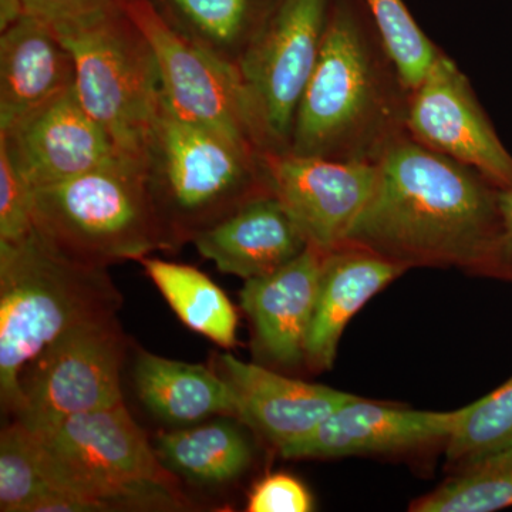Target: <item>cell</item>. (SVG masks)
Here are the masks:
<instances>
[{
	"mask_svg": "<svg viewBox=\"0 0 512 512\" xmlns=\"http://www.w3.org/2000/svg\"><path fill=\"white\" fill-rule=\"evenodd\" d=\"M377 168L376 190L346 244L404 269L460 268L483 275L500 228V188L409 134Z\"/></svg>",
	"mask_w": 512,
	"mask_h": 512,
	"instance_id": "1",
	"label": "cell"
},
{
	"mask_svg": "<svg viewBox=\"0 0 512 512\" xmlns=\"http://www.w3.org/2000/svg\"><path fill=\"white\" fill-rule=\"evenodd\" d=\"M412 89L362 0H330L318 63L303 93L289 151L379 164L407 134Z\"/></svg>",
	"mask_w": 512,
	"mask_h": 512,
	"instance_id": "2",
	"label": "cell"
},
{
	"mask_svg": "<svg viewBox=\"0 0 512 512\" xmlns=\"http://www.w3.org/2000/svg\"><path fill=\"white\" fill-rule=\"evenodd\" d=\"M121 302L106 266L62 254L35 229L18 242L0 244L3 409H19L23 376L50 343L84 322L113 318Z\"/></svg>",
	"mask_w": 512,
	"mask_h": 512,
	"instance_id": "3",
	"label": "cell"
},
{
	"mask_svg": "<svg viewBox=\"0 0 512 512\" xmlns=\"http://www.w3.org/2000/svg\"><path fill=\"white\" fill-rule=\"evenodd\" d=\"M43 476L97 511H180L190 507L126 406L77 414L30 431Z\"/></svg>",
	"mask_w": 512,
	"mask_h": 512,
	"instance_id": "4",
	"label": "cell"
},
{
	"mask_svg": "<svg viewBox=\"0 0 512 512\" xmlns=\"http://www.w3.org/2000/svg\"><path fill=\"white\" fill-rule=\"evenodd\" d=\"M144 165L151 201L174 251L247 202L272 194L259 154L181 119L163 96Z\"/></svg>",
	"mask_w": 512,
	"mask_h": 512,
	"instance_id": "5",
	"label": "cell"
},
{
	"mask_svg": "<svg viewBox=\"0 0 512 512\" xmlns=\"http://www.w3.org/2000/svg\"><path fill=\"white\" fill-rule=\"evenodd\" d=\"M33 228L57 251L97 266L174 251L147 187L144 158L117 154L63 183L33 190Z\"/></svg>",
	"mask_w": 512,
	"mask_h": 512,
	"instance_id": "6",
	"label": "cell"
},
{
	"mask_svg": "<svg viewBox=\"0 0 512 512\" xmlns=\"http://www.w3.org/2000/svg\"><path fill=\"white\" fill-rule=\"evenodd\" d=\"M76 67L74 90L120 154L144 158L160 107L156 53L126 6L53 28Z\"/></svg>",
	"mask_w": 512,
	"mask_h": 512,
	"instance_id": "7",
	"label": "cell"
},
{
	"mask_svg": "<svg viewBox=\"0 0 512 512\" xmlns=\"http://www.w3.org/2000/svg\"><path fill=\"white\" fill-rule=\"evenodd\" d=\"M126 339L117 316L67 330L26 370L15 416L29 431L123 402Z\"/></svg>",
	"mask_w": 512,
	"mask_h": 512,
	"instance_id": "8",
	"label": "cell"
},
{
	"mask_svg": "<svg viewBox=\"0 0 512 512\" xmlns=\"http://www.w3.org/2000/svg\"><path fill=\"white\" fill-rule=\"evenodd\" d=\"M126 9L156 53L165 104L262 156L264 138L238 67L175 32L148 0H128Z\"/></svg>",
	"mask_w": 512,
	"mask_h": 512,
	"instance_id": "9",
	"label": "cell"
},
{
	"mask_svg": "<svg viewBox=\"0 0 512 512\" xmlns=\"http://www.w3.org/2000/svg\"><path fill=\"white\" fill-rule=\"evenodd\" d=\"M330 0H284L238 63L265 153L291 147L299 103L322 46ZM264 153V154H265Z\"/></svg>",
	"mask_w": 512,
	"mask_h": 512,
	"instance_id": "10",
	"label": "cell"
},
{
	"mask_svg": "<svg viewBox=\"0 0 512 512\" xmlns=\"http://www.w3.org/2000/svg\"><path fill=\"white\" fill-rule=\"evenodd\" d=\"M261 163L272 195L309 247L322 254L346 244L379 178L377 164L345 163L291 151L262 154Z\"/></svg>",
	"mask_w": 512,
	"mask_h": 512,
	"instance_id": "11",
	"label": "cell"
},
{
	"mask_svg": "<svg viewBox=\"0 0 512 512\" xmlns=\"http://www.w3.org/2000/svg\"><path fill=\"white\" fill-rule=\"evenodd\" d=\"M407 134L473 168L494 187L512 184V156L495 133L466 74L440 52L410 94Z\"/></svg>",
	"mask_w": 512,
	"mask_h": 512,
	"instance_id": "12",
	"label": "cell"
},
{
	"mask_svg": "<svg viewBox=\"0 0 512 512\" xmlns=\"http://www.w3.org/2000/svg\"><path fill=\"white\" fill-rule=\"evenodd\" d=\"M0 147L32 190L72 180L120 154L74 87L0 131Z\"/></svg>",
	"mask_w": 512,
	"mask_h": 512,
	"instance_id": "13",
	"label": "cell"
},
{
	"mask_svg": "<svg viewBox=\"0 0 512 512\" xmlns=\"http://www.w3.org/2000/svg\"><path fill=\"white\" fill-rule=\"evenodd\" d=\"M464 407L454 412H426L355 396L302 440L279 450L289 460L387 456L444 443Z\"/></svg>",
	"mask_w": 512,
	"mask_h": 512,
	"instance_id": "14",
	"label": "cell"
},
{
	"mask_svg": "<svg viewBox=\"0 0 512 512\" xmlns=\"http://www.w3.org/2000/svg\"><path fill=\"white\" fill-rule=\"evenodd\" d=\"M218 365V373L234 394L237 420L278 450L308 436L356 396L322 384L291 379L232 355L218 357Z\"/></svg>",
	"mask_w": 512,
	"mask_h": 512,
	"instance_id": "15",
	"label": "cell"
},
{
	"mask_svg": "<svg viewBox=\"0 0 512 512\" xmlns=\"http://www.w3.org/2000/svg\"><path fill=\"white\" fill-rule=\"evenodd\" d=\"M322 261V252L308 247L272 274L245 281L239 298L254 329L256 352L276 366L305 363Z\"/></svg>",
	"mask_w": 512,
	"mask_h": 512,
	"instance_id": "16",
	"label": "cell"
},
{
	"mask_svg": "<svg viewBox=\"0 0 512 512\" xmlns=\"http://www.w3.org/2000/svg\"><path fill=\"white\" fill-rule=\"evenodd\" d=\"M406 271L356 245L345 244L323 254L318 298L305 345L309 369H332L340 339L353 316Z\"/></svg>",
	"mask_w": 512,
	"mask_h": 512,
	"instance_id": "17",
	"label": "cell"
},
{
	"mask_svg": "<svg viewBox=\"0 0 512 512\" xmlns=\"http://www.w3.org/2000/svg\"><path fill=\"white\" fill-rule=\"evenodd\" d=\"M192 244L224 274L252 279L272 274L309 247L274 195L247 202L205 229Z\"/></svg>",
	"mask_w": 512,
	"mask_h": 512,
	"instance_id": "18",
	"label": "cell"
},
{
	"mask_svg": "<svg viewBox=\"0 0 512 512\" xmlns=\"http://www.w3.org/2000/svg\"><path fill=\"white\" fill-rule=\"evenodd\" d=\"M76 67L56 30L26 15L0 33V131L74 87Z\"/></svg>",
	"mask_w": 512,
	"mask_h": 512,
	"instance_id": "19",
	"label": "cell"
},
{
	"mask_svg": "<svg viewBox=\"0 0 512 512\" xmlns=\"http://www.w3.org/2000/svg\"><path fill=\"white\" fill-rule=\"evenodd\" d=\"M134 380L144 406L168 423L190 426L212 416L237 419L227 380L208 367L138 350Z\"/></svg>",
	"mask_w": 512,
	"mask_h": 512,
	"instance_id": "20",
	"label": "cell"
},
{
	"mask_svg": "<svg viewBox=\"0 0 512 512\" xmlns=\"http://www.w3.org/2000/svg\"><path fill=\"white\" fill-rule=\"evenodd\" d=\"M185 39L238 67L284 0H148Z\"/></svg>",
	"mask_w": 512,
	"mask_h": 512,
	"instance_id": "21",
	"label": "cell"
},
{
	"mask_svg": "<svg viewBox=\"0 0 512 512\" xmlns=\"http://www.w3.org/2000/svg\"><path fill=\"white\" fill-rule=\"evenodd\" d=\"M241 421L231 416L158 434L156 451L174 474L200 485L232 483L247 473L254 458Z\"/></svg>",
	"mask_w": 512,
	"mask_h": 512,
	"instance_id": "22",
	"label": "cell"
},
{
	"mask_svg": "<svg viewBox=\"0 0 512 512\" xmlns=\"http://www.w3.org/2000/svg\"><path fill=\"white\" fill-rule=\"evenodd\" d=\"M185 326L224 349L237 346L238 313L227 293L191 265L138 259Z\"/></svg>",
	"mask_w": 512,
	"mask_h": 512,
	"instance_id": "23",
	"label": "cell"
},
{
	"mask_svg": "<svg viewBox=\"0 0 512 512\" xmlns=\"http://www.w3.org/2000/svg\"><path fill=\"white\" fill-rule=\"evenodd\" d=\"M512 507V447L457 468L410 504L413 512H493Z\"/></svg>",
	"mask_w": 512,
	"mask_h": 512,
	"instance_id": "24",
	"label": "cell"
},
{
	"mask_svg": "<svg viewBox=\"0 0 512 512\" xmlns=\"http://www.w3.org/2000/svg\"><path fill=\"white\" fill-rule=\"evenodd\" d=\"M512 447V376L497 390L464 406L463 414L446 443L453 467Z\"/></svg>",
	"mask_w": 512,
	"mask_h": 512,
	"instance_id": "25",
	"label": "cell"
},
{
	"mask_svg": "<svg viewBox=\"0 0 512 512\" xmlns=\"http://www.w3.org/2000/svg\"><path fill=\"white\" fill-rule=\"evenodd\" d=\"M56 491L40 470L32 433L13 421L0 434V511L33 512Z\"/></svg>",
	"mask_w": 512,
	"mask_h": 512,
	"instance_id": "26",
	"label": "cell"
},
{
	"mask_svg": "<svg viewBox=\"0 0 512 512\" xmlns=\"http://www.w3.org/2000/svg\"><path fill=\"white\" fill-rule=\"evenodd\" d=\"M375 20L404 82L414 89L441 50L420 29L403 0H362Z\"/></svg>",
	"mask_w": 512,
	"mask_h": 512,
	"instance_id": "27",
	"label": "cell"
},
{
	"mask_svg": "<svg viewBox=\"0 0 512 512\" xmlns=\"http://www.w3.org/2000/svg\"><path fill=\"white\" fill-rule=\"evenodd\" d=\"M33 190L0 147V244H13L33 231Z\"/></svg>",
	"mask_w": 512,
	"mask_h": 512,
	"instance_id": "28",
	"label": "cell"
},
{
	"mask_svg": "<svg viewBox=\"0 0 512 512\" xmlns=\"http://www.w3.org/2000/svg\"><path fill=\"white\" fill-rule=\"evenodd\" d=\"M313 498L305 484L289 474L266 476L252 488L248 497L249 512H309Z\"/></svg>",
	"mask_w": 512,
	"mask_h": 512,
	"instance_id": "29",
	"label": "cell"
},
{
	"mask_svg": "<svg viewBox=\"0 0 512 512\" xmlns=\"http://www.w3.org/2000/svg\"><path fill=\"white\" fill-rule=\"evenodd\" d=\"M128 0H23L26 15L49 23L52 28L69 25L126 6Z\"/></svg>",
	"mask_w": 512,
	"mask_h": 512,
	"instance_id": "30",
	"label": "cell"
},
{
	"mask_svg": "<svg viewBox=\"0 0 512 512\" xmlns=\"http://www.w3.org/2000/svg\"><path fill=\"white\" fill-rule=\"evenodd\" d=\"M500 228L483 276L512 282V184L498 192Z\"/></svg>",
	"mask_w": 512,
	"mask_h": 512,
	"instance_id": "31",
	"label": "cell"
},
{
	"mask_svg": "<svg viewBox=\"0 0 512 512\" xmlns=\"http://www.w3.org/2000/svg\"><path fill=\"white\" fill-rule=\"evenodd\" d=\"M23 0H0V33L12 28L20 19L25 18Z\"/></svg>",
	"mask_w": 512,
	"mask_h": 512,
	"instance_id": "32",
	"label": "cell"
}]
</instances>
